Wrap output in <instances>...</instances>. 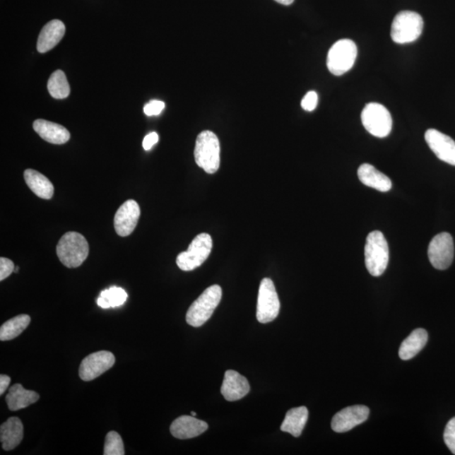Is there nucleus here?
<instances>
[{
    "label": "nucleus",
    "instance_id": "1",
    "mask_svg": "<svg viewBox=\"0 0 455 455\" xmlns=\"http://www.w3.org/2000/svg\"><path fill=\"white\" fill-rule=\"evenodd\" d=\"M89 252V244L86 239L77 232L64 234L57 246V255L69 268H76L81 266L88 257Z\"/></svg>",
    "mask_w": 455,
    "mask_h": 455
},
{
    "label": "nucleus",
    "instance_id": "2",
    "mask_svg": "<svg viewBox=\"0 0 455 455\" xmlns=\"http://www.w3.org/2000/svg\"><path fill=\"white\" fill-rule=\"evenodd\" d=\"M194 156L196 165L205 172H217L220 165V143L217 135L208 130L201 133L196 140Z\"/></svg>",
    "mask_w": 455,
    "mask_h": 455
},
{
    "label": "nucleus",
    "instance_id": "3",
    "mask_svg": "<svg viewBox=\"0 0 455 455\" xmlns=\"http://www.w3.org/2000/svg\"><path fill=\"white\" fill-rule=\"evenodd\" d=\"M365 265L374 277H379L387 268L389 259L388 242L382 232L376 230L367 235L365 249Z\"/></svg>",
    "mask_w": 455,
    "mask_h": 455
},
{
    "label": "nucleus",
    "instance_id": "4",
    "mask_svg": "<svg viewBox=\"0 0 455 455\" xmlns=\"http://www.w3.org/2000/svg\"><path fill=\"white\" fill-rule=\"evenodd\" d=\"M222 299L220 285L210 286L190 306L187 313V322L194 327H200L211 318Z\"/></svg>",
    "mask_w": 455,
    "mask_h": 455
},
{
    "label": "nucleus",
    "instance_id": "5",
    "mask_svg": "<svg viewBox=\"0 0 455 455\" xmlns=\"http://www.w3.org/2000/svg\"><path fill=\"white\" fill-rule=\"evenodd\" d=\"M422 17L418 13L401 11L396 15L391 25V38L398 45L417 41L423 30Z\"/></svg>",
    "mask_w": 455,
    "mask_h": 455
},
{
    "label": "nucleus",
    "instance_id": "6",
    "mask_svg": "<svg viewBox=\"0 0 455 455\" xmlns=\"http://www.w3.org/2000/svg\"><path fill=\"white\" fill-rule=\"evenodd\" d=\"M358 56V48L350 39L334 43L327 55V68L336 76H343L353 67Z\"/></svg>",
    "mask_w": 455,
    "mask_h": 455
},
{
    "label": "nucleus",
    "instance_id": "7",
    "mask_svg": "<svg viewBox=\"0 0 455 455\" xmlns=\"http://www.w3.org/2000/svg\"><path fill=\"white\" fill-rule=\"evenodd\" d=\"M212 248L211 236L206 233L196 235L188 247V250L177 256L178 268L186 272L199 268L208 259Z\"/></svg>",
    "mask_w": 455,
    "mask_h": 455
},
{
    "label": "nucleus",
    "instance_id": "8",
    "mask_svg": "<svg viewBox=\"0 0 455 455\" xmlns=\"http://www.w3.org/2000/svg\"><path fill=\"white\" fill-rule=\"evenodd\" d=\"M361 119L367 132L374 137L386 138L391 132V113L382 104H367L362 112Z\"/></svg>",
    "mask_w": 455,
    "mask_h": 455
},
{
    "label": "nucleus",
    "instance_id": "9",
    "mask_svg": "<svg viewBox=\"0 0 455 455\" xmlns=\"http://www.w3.org/2000/svg\"><path fill=\"white\" fill-rule=\"evenodd\" d=\"M280 301L273 282L270 278L261 280L256 306V319L262 324L269 323L278 317Z\"/></svg>",
    "mask_w": 455,
    "mask_h": 455
},
{
    "label": "nucleus",
    "instance_id": "10",
    "mask_svg": "<svg viewBox=\"0 0 455 455\" xmlns=\"http://www.w3.org/2000/svg\"><path fill=\"white\" fill-rule=\"evenodd\" d=\"M428 258L433 268L446 270L451 266L454 256V240L451 235L440 233L431 240L428 247Z\"/></svg>",
    "mask_w": 455,
    "mask_h": 455
},
{
    "label": "nucleus",
    "instance_id": "11",
    "mask_svg": "<svg viewBox=\"0 0 455 455\" xmlns=\"http://www.w3.org/2000/svg\"><path fill=\"white\" fill-rule=\"evenodd\" d=\"M115 356L108 351H100L90 354L83 360L80 367V377L84 382H91L115 364Z\"/></svg>",
    "mask_w": 455,
    "mask_h": 455
},
{
    "label": "nucleus",
    "instance_id": "12",
    "mask_svg": "<svg viewBox=\"0 0 455 455\" xmlns=\"http://www.w3.org/2000/svg\"><path fill=\"white\" fill-rule=\"evenodd\" d=\"M370 415V409L365 406H348L336 413L331 421L332 430L345 432L365 422Z\"/></svg>",
    "mask_w": 455,
    "mask_h": 455
},
{
    "label": "nucleus",
    "instance_id": "13",
    "mask_svg": "<svg viewBox=\"0 0 455 455\" xmlns=\"http://www.w3.org/2000/svg\"><path fill=\"white\" fill-rule=\"evenodd\" d=\"M140 217V208L136 201L128 200L118 208L114 217V228L122 237L132 234Z\"/></svg>",
    "mask_w": 455,
    "mask_h": 455
},
{
    "label": "nucleus",
    "instance_id": "14",
    "mask_svg": "<svg viewBox=\"0 0 455 455\" xmlns=\"http://www.w3.org/2000/svg\"><path fill=\"white\" fill-rule=\"evenodd\" d=\"M425 140L437 158L455 166V142L453 138L436 129H428Z\"/></svg>",
    "mask_w": 455,
    "mask_h": 455
},
{
    "label": "nucleus",
    "instance_id": "15",
    "mask_svg": "<svg viewBox=\"0 0 455 455\" xmlns=\"http://www.w3.org/2000/svg\"><path fill=\"white\" fill-rule=\"evenodd\" d=\"M208 424L196 419L194 415H182L170 426V433L179 439H189L198 437L208 430Z\"/></svg>",
    "mask_w": 455,
    "mask_h": 455
},
{
    "label": "nucleus",
    "instance_id": "16",
    "mask_svg": "<svg viewBox=\"0 0 455 455\" xmlns=\"http://www.w3.org/2000/svg\"><path fill=\"white\" fill-rule=\"evenodd\" d=\"M250 384L247 378L235 370L225 372L224 382L221 387V394L228 401H236L242 399L250 391Z\"/></svg>",
    "mask_w": 455,
    "mask_h": 455
},
{
    "label": "nucleus",
    "instance_id": "17",
    "mask_svg": "<svg viewBox=\"0 0 455 455\" xmlns=\"http://www.w3.org/2000/svg\"><path fill=\"white\" fill-rule=\"evenodd\" d=\"M65 34V25L59 20L49 21L41 30L37 40V51L41 54L50 51L59 45Z\"/></svg>",
    "mask_w": 455,
    "mask_h": 455
},
{
    "label": "nucleus",
    "instance_id": "18",
    "mask_svg": "<svg viewBox=\"0 0 455 455\" xmlns=\"http://www.w3.org/2000/svg\"><path fill=\"white\" fill-rule=\"evenodd\" d=\"M33 129L43 140L52 144H64L70 138L67 129L49 121L36 120L33 122Z\"/></svg>",
    "mask_w": 455,
    "mask_h": 455
},
{
    "label": "nucleus",
    "instance_id": "19",
    "mask_svg": "<svg viewBox=\"0 0 455 455\" xmlns=\"http://www.w3.org/2000/svg\"><path fill=\"white\" fill-rule=\"evenodd\" d=\"M24 427L18 418H11L0 427V441L6 451L14 449L23 441Z\"/></svg>",
    "mask_w": 455,
    "mask_h": 455
},
{
    "label": "nucleus",
    "instance_id": "20",
    "mask_svg": "<svg viewBox=\"0 0 455 455\" xmlns=\"http://www.w3.org/2000/svg\"><path fill=\"white\" fill-rule=\"evenodd\" d=\"M358 176L364 185L377 191L386 192L391 189V179L370 164L360 165L358 170Z\"/></svg>",
    "mask_w": 455,
    "mask_h": 455
},
{
    "label": "nucleus",
    "instance_id": "21",
    "mask_svg": "<svg viewBox=\"0 0 455 455\" xmlns=\"http://www.w3.org/2000/svg\"><path fill=\"white\" fill-rule=\"evenodd\" d=\"M39 395L33 391L25 389L20 384H16L11 386L6 397L8 409L12 411L19 410L36 403L39 400Z\"/></svg>",
    "mask_w": 455,
    "mask_h": 455
},
{
    "label": "nucleus",
    "instance_id": "22",
    "mask_svg": "<svg viewBox=\"0 0 455 455\" xmlns=\"http://www.w3.org/2000/svg\"><path fill=\"white\" fill-rule=\"evenodd\" d=\"M24 178L26 185L38 198L49 200L54 194V187L45 175L37 170L28 169L25 170Z\"/></svg>",
    "mask_w": 455,
    "mask_h": 455
},
{
    "label": "nucleus",
    "instance_id": "23",
    "mask_svg": "<svg viewBox=\"0 0 455 455\" xmlns=\"http://www.w3.org/2000/svg\"><path fill=\"white\" fill-rule=\"evenodd\" d=\"M428 339L426 330L417 329L401 343L399 349V356L402 360H409L413 358L425 347Z\"/></svg>",
    "mask_w": 455,
    "mask_h": 455
},
{
    "label": "nucleus",
    "instance_id": "24",
    "mask_svg": "<svg viewBox=\"0 0 455 455\" xmlns=\"http://www.w3.org/2000/svg\"><path fill=\"white\" fill-rule=\"evenodd\" d=\"M309 410L305 406L292 408L288 411L281 425L283 432L297 437L301 435L308 421Z\"/></svg>",
    "mask_w": 455,
    "mask_h": 455
},
{
    "label": "nucleus",
    "instance_id": "25",
    "mask_svg": "<svg viewBox=\"0 0 455 455\" xmlns=\"http://www.w3.org/2000/svg\"><path fill=\"white\" fill-rule=\"evenodd\" d=\"M30 317L28 314H20L8 319L0 328V340L11 341L19 336L28 327Z\"/></svg>",
    "mask_w": 455,
    "mask_h": 455
},
{
    "label": "nucleus",
    "instance_id": "26",
    "mask_svg": "<svg viewBox=\"0 0 455 455\" xmlns=\"http://www.w3.org/2000/svg\"><path fill=\"white\" fill-rule=\"evenodd\" d=\"M126 299L128 294L124 288L113 286L100 292L98 305L102 309L116 308L125 304Z\"/></svg>",
    "mask_w": 455,
    "mask_h": 455
},
{
    "label": "nucleus",
    "instance_id": "27",
    "mask_svg": "<svg viewBox=\"0 0 455 455\" xmlns=\"http://www.w3.org/2000/svg\"><path fill=\"white\" fill-rule=\"evenodd\" d=\"M47 90L55 99L67 98L70 94V86L62 70H56L47 82Z\"/></svg>",
    "mask_w": 455,
    "mask_h": 455
},
{
    "label": "nucleus",
    "instance_id": "28",
    "mask_svg": "<svg viewBox=\"0 0 455 455\" xmlns=\"http://www.w3.org/2000/svg\"><path fill=\"white\" fill-rule=\"evenodd\" d=\"M125 454L124 444L122 437L115 431L107 433L104 446V455Z\"/></svg>",
    "mask_w": 455,
    "mask_h": 455
},
{
    "label": "nucleus",
    "instance_id": "29",
    "mask_svg": "<svg viewBox=\"0 0 455 455\" xmlns=\"http://www.w3.org/2000/svg\"><path fill=\"white\" fill-rule=\"evenodd\" d=\"M444 439L450 451L455 454V418L450 420L446 426Z\"/></svg>",
    "mask_w": 455,
    "mask_h": 455
},
{
    "label": "nucleus",
    "instance_id": "30",
    "mask_svg": "<svg viewBox=\"0 0 455 455\" xmlns=\"http://www.w3.org/2000/svg\"><path fill=\"white\" fill-rule=\"evenodd\" d=\"M318 104V95L316 91H309L301 102V107L304 110L312 112L317 108Z\"/></svg>",
    "mask_w": 455,
    "mask_h": 455
},
{
    "label": "nucleus",
    "instance_id": "31",
    "mask_svg": "<svg viewBox=\"0 0 455 455\" xmlns=\"http://www.w3.org/2000/svg\"><path fill=\"white\" fill-rule=\"evenodd\" d=\"M165 104L161 100H153L146 105L143 112L148 117L158 116L164 110Z\"/></svg>",
    "mask_w": 455,
    "mask_h": 455
},
{
    "label": "nucleus",
    "instance_id": "32",
    "mask_svg": "<svg viewBox=\"0 0 455 455\" xmlns=\"http://www.w3.org/2000/svg\"><path fill=\"white\" fill-rule=\"evenodd\" d=\"M15 265L13 261L8 258H0V280L4 281V279L10 277L12 273L15 272Z\"/></svg>",
    "mask_w": 455,
    "mask_h": 455
},
{
    "label": "nucleus",
    "instance_id": "33",
    "mask_svg": "<svg viewBox=\"0 0 455 455\" xmlns=\"http://www.w3.org/2000/svg\"><path fill=\"white\" fill-rule=\"evenodd\" d=\"M159 141V135L155 132L148 134L146 138H143V147L146 150H150L153 146Z\"/></svg>",
    "mask_w": 455,
    "mask_h": 455
},
{
    "label": "nucleus",
    "instance_id": "34",
    "mask_svg": "<svg viewBox=\"0 0 455 455\" xmlns=\"http://www.w3.org/2000/svg\"><path fill=\"white\" fill-rule=\"evenodd\" d=\"M11 382V379L8 375H0V395L2 396L6 391V389L10 386Z\"/></svg>",
    "mask_w": 455,
    "mask_h": 455
},
{
    "label": "nucleus",
    "instance_id": "35",
    "mask_svg": "<svg viewBox=\"0 0 455 455\" xmlns=\"http://www.w3.org/2000/svg\"><path fill=\"white\" fill-rule=\"evenodd\" d=\"M275 1L283 4V6H290L295 0H275Z\"/></svg>",
    "mask_w": 455,
    "mask_h": 455
},
{
    "label": "nucleus",
    "instance_id": "36",
    "mask_svg": "<svg viewBox=\"0 0 455 455\" xmlns=\"http://www.w3.org/2000/svg\"><path fill=\"white\" fill-rule=\"evenodd\" d=\"M19 268L17 266V268H15V273H18Z\"/></svg>",
    "mask_w": 455,
    "mask_h": 455
},
{
    "label": "nucleus",
    "instance_id": "37",
    "mask_svg": "<svg viewBox=\"0 0 455 455\" xmlns=\"http://www.w3.org/2000/svg\"><path fill=\"white\" fill-rule=\"evenodd\" d=\"M191 415H194V417H196V413H194V411H191Z\"/></svg>",
    "mask_w": 455,
    "mask_h": 455
}]
</instances>
